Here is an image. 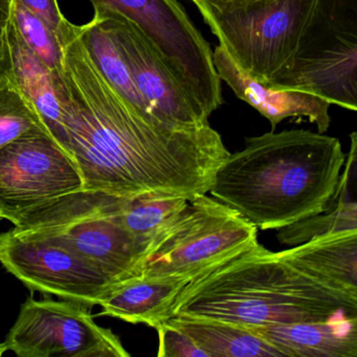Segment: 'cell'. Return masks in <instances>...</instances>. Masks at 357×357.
Wrapping results in <instances>:
<instances>
[{
  "mask_svg": "<svg viewBox=\"0 0 357 357\" xmlns=\"http://www.w3.org/2000/svg\"><path fill=\"white\" fill-rule=\"evenodd\" d=\"M62 70L57 93L66 150L84 189L119 197L174 195L188 200L210 192L229 150L210 124L176 127L132 105L98 70L80 35L66 20L58 35Z\"/></svg>",
  "mask_w": 357,
  "mask_h": 357,
  "instance_id": "obj_1",
  "label": "cell"
},
{
  "mask_svg": "<svg viewBox=\"0 0 357 357\" xmlns=\"http://www.w3.org/2000/svg\"><path fill=\"white\" fill-rule=\"evenodd\" d=\"M346 155L336 137L309 130L245 139L227 156L210 189L257 229H279L327 210Z\"/></svg>",
  "mask_w": 357,
  "mask_h": 357,
  "instance_id": "obj_2",
  "label": "cell"
},
{
  "mask_svg": "<svg viewBox=\"0 0 357 357\" xmlns=\"http://www.w3.org/2000/svg\"><path fill=\"white\" fill-rule=\"evenodd\" d=\"M357 317V296L315 279L260 243L213 265L181 290L171 317L267 327Z\"/></svg>",
  "mask_w": 357,
  "mask_h": 357,
  "instance_id": "obj_3",
  "label": "cell"
},
{
  "mask_svg": "<svg viewBox=\"0 0 357 357\" xmlns=\"http://www.w3.org/2000/svg\"><path fill=\"white\" fill-rule=\"evenodd\" d=\"M219 47L261 84L291 63L317 0H191Z\"/></svg>",
  "mask_w": 357,
  "mask_h": 357,
  "instance_id": "obj_4",
  "label": "cell"
},
{
  "mask_svg": "<svg viewBox=\"0 0 357 357\" xmlns=\"http://www.w3.org/2000/svg\"><path fill=\"white\" fill-rule=\"evenodd\" d=\"M121 198L83 189L39 204L11 223L49 234L116 286L137 278L144 250L121 222Z\"/></svg>",
  "mask_w": 357,
  "mask_h": 357,
  "instance_id": "obj_5",
  "label": "cell"
},
{
  "mask_svg": "<svg viewBox=\"0 0 357 357\" xmlns=\"http://www.w3.org/2000/svg\"><path fill=\"white\" fill-rule=\"evenodd\" d=\"M258 229L219 200L200 195L144 248L137 278L191 281L213 265L254 248Z\"/></svg>",
  "mask_w": 357,
  "mask_h": 357,
  "instance_id": "obj_6",
  "label": "cell"
},
{
  "mask_svg": "<svg viewBox=\"0 0 357 357\" xmlns=\"http://www.w3.org/2000/svg\"><path fill=\"white\" fill-rule=\"evenodd\" d=\"M269 86L357 110V0H317L289 68Z\"/></svg>",
  "mask_w": 357,
  "mask_h": 357,
  "instance_id": "obj_7",
  "label": "cell"
},
{
  "mask_svg": "<svg viewBox=\"0 0 357 357\" xmlns=\"http://www.w3.org/2000/svg\"><path fill=\"white\" fill-rule=\"evenodd\" d=\"M130 20L208 118L223 103L213 51L178 0H89Z\"/></svg>",
  "mask_w": 357,
  "mask_h": 357,
  "instance_id": "obj_8",
  "label": "cell"
},
{
  "mask_svg": "<svg viewBox=\"0 0 357 357\" xmlns=\"http://www.w3.org/2000/svg\"><path fill=\"white\" fill-rule=\"evenodd\" d=\"M3 344L20 357H130L112 329L96 323L89 307L33 296L20 307Z\"/></svg>",
  "mask_w": 357,
  "mask_h": 357,
  "instance_id": "obj_9",
  "label": "cell"
},
{
  "mask_svg": "<svg viewBox=\"0 0 357 357\" xmlns=\"http://www.w3.org/2000/svg\"><path fill=\"white\" fill-rule=\"evenodd\" d=\"M0 263L32 291L89 308L116 286L56 238L36 229L13 227L0 234Z\"/></svg>",
  "mask_w": 357,
  "mask_h": 357,
  "instance_id": "obj_10",
  "label": "cell"
},
{
  "mask_svg": "<svg viewBox=\"0 0 357 357\" xmlns=\"http://www.w3.org/2000/svg\"><path fill=\"white\" fill-rule=\"evenodd\" d=\"M84 189L74 158L50 135L36 133L0 149V214L16 216Z\"/></svg>",
  "mask_w": 357,
  "mask_h": 357,
  "instance_id": "obj_11",
  "label": "cell"
},
{
  "mask_svg": "<svg viewBox=\"0 0 357 357\" xmlns=\"http://www.w3.org/2000/svg\"><path fill=\"white\" fill-rule=\"evenodd\" d=\"M93 18L114 41L154 118L176 127L208 124V118L185 93L141 31L114 10L93 7Z\"/></svg>",
  "mask_w": 357,
  "mask_h": 357,
  "instance_id": "obj_12",
  "label": "cell"
},
{
  "mask_svg": "<svg viewBox=\"0 0 357 357\" xmlns=\"http://www.w3.org/2000/svg\"><path fill=\"white\" fill-rule=\"evenodd\" d=\"M213 61L220 80L225 81L239 99L265 116L273 129L289 118H306L317 126L319 133L329 129L332 104L324 98L306 91L261 84L242 72L219 45L213 52Z\"/></svg>",
  "mask_w": 357,
  "mask_h": 357,
  "instance_id": "obj_13",
  "label": "cell"
},
{
  "mask_svg": "<svg viewBox=\"0 0 357 357\" xmlns=\"http://www.w3.org/2000/svg\"><path fill=\"white\" fill-rule=\"evenodd\" d=\"M287 357H356L357 317L252 328Z\"/></svg>",
  "mask_w": 357,
  "mask_h": 357,
  "instance_id": "obj_14",
  "label": "cell"
},
{
  "mask_svg": "<svg viewBox=\"0 0 357 357\" xmlns=\"http://www.w3.org/2000/svg\"><path fill=\"white\" fill-rule=\"evenodd\" d=\"M279 254L315 279L357 296V229L317 236Z\"/></svg>",
  "mask_w": 357,
  "mask_h": 357,
  "instance_id": "obj_15",
  "label": "cell"
},
{
  "mask_svg": "<svg viewBox=\"0 0 357 357\" xmlns=\"http://www.w3.org/2000/svg\"><path fill=\"white\" fill-rule=\"evenodd\" d=\"M183 278H135L114 286L101 301L99 315L131 324H145L155 329L171 317V308L189 284Z\"/></svg>",
  "mask_w": 357,
  "mask_h": 357,
  "instance_id": "obj_16",
  "label": "cell"
},
{
  "mask_svg": "<svg viewBox=\"0 0 357 357\" xmlns=\"http://www.w3.org/2000/svg\"><path fill=\"white\" fill-rule=\"evenodd\" d=\"M10 66L24 93L33 102L52 137L66 149L63 112L57 93L56 77L29 49L13 20L9 30Z\"/></svg>",
  "mask_w": 357,
  "mask_h": 357,
  "instance_id": "obj_17",
  "label": "cell"
},
{
  "mask_svg": "<svg viewBox=\"0 0 357 357\" xmlns=\"http://www.w3.org/2000/svg\"><path fill=\"white\" fill-rule=\"evenodd\" d=\"M191 336L208 357H283L285 355L248 328L193 317L167 319Z\"/></svg>",
  "mask_w": 357,
  "mask_h": 357,
  "instance_id": "obj_18",
  "label": "cell"
},
{
  "mask_svg": "<svg viewBox=\"0 0 357 357\" xmlns=\"http://www.w3.org/2000/svg\"><path fill=\"white\" fill-rule=\"evenodd\" d=\"M79 28L83 43L98 70L135 107L141 110L146 116L155 119L152 116L149 106L137 89L126 62L103 26L93 17L91 22L79 26Z\"/></svg>",
  "mask_w": 357,
  "mask_h": 357,
  "instance_id": "obj_19",
  "label": "cell"
},
{
  "mask_svg": "<svg viewBox=\"0 0 357 357\" xmlns=\"http://www.w3.org/2000/svg\"><path fill=\"white\" fill-rule=\"evenodd\" d=\"M348 169L340 175L335 195L327 210L291 225L281 227L278 240L284 245L296 246L317 236L357 229V204L348 189Z\"/></svg>",
  "mask_w": 357,
  "mask_h": 357,
  "instance_id": "obj_20",
  "label": "cell"
},
{
  "mask_svg": "<svg viewBox=\"0 0 357 357\" xmlns=\"http://www.w3.org/2000/svg\"><path fill=\"white\" fill-rule=\"evenodd\" d=\"M189 200L181 196L149 195L122 197L118 212L125 229L145 246L185 208Z\"/></svg>",
  "mask_w": 357,
  "mask_h": 357,
  "instance_id": "obj_21",
  "label": "cell"
},
{
  "mask_svg": "<svg viewBox=\"0 0 357 357\" xmlns=\"http://www.w3.org/2000/svg\"><path fill=\"white\" fill-rule=\"evenodd\" d=\"M36 133L51 135L38 109L24 93L9 66L0 74V149L20 137Z\"/></svg>",
  "mask_w": 357,
  "mask_h": 357,
  "instance_id": "obj_22",
  "label": "cell"
},
{
  "mask_svg": "<svg viewBox=\"0 0 357 357\" xmlns=\"http://www.w3.org/2000/svg\"><path fill=\"white\" fill-rule=\"evenodd\" d=\"M12 20L29 49L54 75H59L62 70V47L55 33L18 0H12Z\"/></svg>",
  "mask_w": 357,
  "mask_h": 357,
  "instance_id": "obj_23",
  "label": "cell"
},
{
  "mask_svg": "<svg viewBox=\"0 0 357 357\" xmlns=\"http://www.w3.org/2000/svg\"><path fill=\"white\" fill-rule=\"evenodd\" d=\"M158 334L160 357H208L183 330L165 321L155 328Z\"/></svg>",
  "mask_w": 357,
  "mask_h": 357,
  "instance_id": "obj_24",
  "label": "cell"
},
{
  "mask_svg": "<svg viewBox=\"0 0 357 357\" xmlns=\"http://www.w3.org/2000/svg\"><path fill=\"white\" fill-rule=\"evenodd\" d=\"M31 13L40 18L58 37L68 18L62 14L58 0H18Z\"/></svg>",
  "mask_w": 357,
  "mask_h": 357,
  "instance_id": "obj_25",
  "label": "cell"
},
{
  "mask_svg": "<svg viewBox=\"0 0 357 357\" xmlns=\"http://www.w3.org/2000/svg\"><path fill=\"white\" fill-rule=\"evenodd\" d=\"M12 22V0H0V74L9 68V30Z\"/></svg>",
  "mask_w": 357,
  "mask_h": 357,
  "instance_id": "obj_26",
  "label": "cell"
},
{
  "mask_svg": "<svg viewBox=\"0 0 357 357\" xmlns=\"http://www.w3.org/2000/svg\"><path fill=\"white\" fill-rule=\"evenodd\" d=\"M6 352H7V351H6L3 342H0V357L3 356V355L5 354Z\"/></svg>",
  "mask_w": 357,
  "mask_h": 357,
  "instance_id": "obj_27",
  "label": "cell"
},
{
  "mask_svg": "<svg viewBox=\"0 0 357 357\" xmlns=\"http://www.w3.org/2000/svg\"><path fill=\"white\" fill-rule=\"evenodd\" d=\"M0 220H3V216H1V214H0Z\"/></svg>",
  "mask_w": 357,
  "mask_h": 357,
  "instance_id": "obj_28",
  "label": "cell"
}]
</instances>
